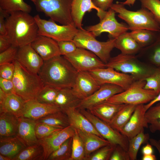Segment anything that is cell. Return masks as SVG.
<instances>
[{
	"label": "cell",
	"instance_id": "obj_1",
	"mask_svg": "<svg viewBox=\"0 0 160 160\" xmlns=\"http://www.w3.org/2000/svg\"><path fill=\"white\" fill-rule=\"evenodd\" d=\"M78 72L68 60L60 55L44 61L38 74L44 85L61 89L72 88Z\"/></svg>",
	"mask_w": 160,
	"mask_h": 160
},
{
	"label": "cell",
	"instance_id": "obj_2",
	"mask_svg": "<svg viewBox=\"0 0 160 160\" xmlns=\"http://www.w3.org/2000/svg\"><path fill=\"white\" fill-rule=\"evenodd\" d=\"M7 35L12 45L19 47L30 44L38 35L34 18L22 11L11 12L5 19Z\"/></svg>",
	"mask_w": 160,
	"mask_h": 160
},
{
	"label": "cell",
	"instance_id": "obj_3",
	"mask_svg": "<svg viewBox=\"0 0 160 160\" xmlns=\"http://www.w3.org/2000/svg\"><path fill=\"white\" fill-rule=\"evenodd\" d=\"M15 66L12 79L15 93L25 101L36 100L44 86L38 74L31 73L17 60L13 61Z\"/></svg>",
	"mask_w": 160,
	"mask_h": 160
},
{
	"label": "cell",
	"instance_id": "obj_4",
	"mask_svg": "<svg viewBox=\"0 0 160 160\" xmlns=\"http://www.w3.org/2000/svg\"><path fill=\"white\" fill-rule=\"evenodd\" d=\"M121 2L117 1L113 4L110 8L116 13L118 17L124 20L131 31L147 29L160 31V26L151 12L148 9L142 7L136 11L127 9Z\"/></svg>",
	"mask_w": 160,
	"mask_h": 160
},
{
	"label": "cell",
	"instance_id": "obj_5",
	"mask_svg": "<svg viewBox=\"0 0 160 160\" xmlns=\"http://www.w3.org/2000/svg\"><path fill=\"white\" fill-rule=\"evenodd\" d=\"M105 64L107 67L111 68L118 71L131 75L136 80H144L156 68L143 63L135 55L121 53L111 57Z\"/></svg>",
	"mask_w": 160,
	"mask_h": 160
},
{
	"label": "cell",
	"instance_id": "obj_6",
	"mask_svg": "<svg viewBox=\"0 0 160 160\" xmlns=\"http://www.w3.org/2000/svg\"><path fill=\"white\" fill-rule=\"evenodd\" d=\"M37 11L62 25H74L71 15L72 0H29Z\"/></svg>",
	"mask_w": 160,
	"mask_h": 160
},
{
	"label": "cell",
	"instance_id": "obj_7",
	"mask_svg": "<svg viewBox=\"0 0 160 160\" xmlns=\"http://www.w3.org/2000/svg\"><path fill=\"white\" fill-rule=\"evenodd\" d=\"M116 39H111L106 41H100L90 32L83 28L79 29L73 41L77 47L92 52L106 64L111 57V51L115 47Z\"/></svg>",
	"mask_w": 160,
	"mask_h": 160
},
{
	"label": "cell",
	"instance_id": "obj_8",
	"mask_svg": "<svg viewBox=\"0 0 160 160\" xmlns=\"http://www.w3.org/2000/svg\"><path fill=\"white\" fill-rule=\"evenodd\" d=\"M144 80L135 81L127 89L116 94L106 102L117 104L138 105L148 103L158 95L153 90L144 88Z\"/></svg>",
	"mask_w": 160,
	"mask_h": 160
},
{
	"label": "cell",
	"instance_id": "obj_9",
	"mask_svg": "<svg viewBox=\"0 0 160 160\" xmlns=\"http://www.w3.org/2000/svg\"><path fill=\"white\" fill-rule=\"evenodd\" d=\"M34 17L38 27V35L50 38L57 42L73 41L79 30L74 25H59L50 19L41 18L38 15Z\"/></svg>",
	"mask_w": 160,
	"mask_h": 160
},
{
	"label": "cell",
	"instance_id": "obj_10",
	"mask_svg": "<svg viewBox=\"0 0 160 160\" xmlns=\"http://www.w3.org/2000/svg\"><path fill=\"white\" fill-rule=\"evenodd\" d=\"M93 124L95 128L103 138L113 145H119L127 151L129 139L108 123L92 114L86 109H79Z\"/></svg>",
	"mask_w": 160,
	"mask_h": 160
},
{
	"label": "cell",
	"instance_id": "obj_11",
	"mask_svg": "<svg viewBox=\"0 0 160 160\" xmlns=\"http://www.w3.org/2000/svg\"><path fill=\"white\" fill-rule=\"evenodd\" d=\"M116 13L110 8L100 22L95 25L88 26L86 30L90 32L95 37L103 33H109L111 39H116L122 33L129 30L127 24L118 22L115 17Z\"/></svg>",
	"mask_w": 160,
	"mask_h": 160
},
{
	"label": "cell",
	"instance_id": "obj_12",
	"mask_svg": "<svg viewBox=\"0 0 160 160\" xmlns=\"http://www.w3.org/2000/svg\"><path fill=\"white\" fill-rule=\"evenodd\" d=\"M78 71H89L95 69L106 67L95 54L80 48L73 52L63 56Z\"/></svg>",
	"mask_w": 160,
	"mask_h": 160
},
{
	"label": "cell",
	"instance_id": "obj_13",
	"mask_svg": "<svg viewBox=\"0 0 160 160\" xmlns=\"http://www.w3.org/2000/svg\"><path fill=\"white\" fill-rule=\"evenodd\" d=\"M89 72L100 85L106 84H114L121 87L124 90L136 81L131 75L110 67L98 68Z\"/></svg>",
	"mask_w": 160,
	"mask_h": 160
},
{
	"label": "cell",
	"instance_id": "obj_14",
	"mask_svg": "<svg viewBox=\"0 0 160 160\" xmlns=\"http://www.w3.org/2000/svg\"><path fill=\"white\" fill-rule=\"evenodd\" d=\"M75 131V129L69 125L45 138L38 140V143L43 149L44 160H47L52 152L58 149L67 139L72 137Z\"/></svg>",
	"mask_w": 160,
	"mask_h": 160
},
{
	"label": "cell",
	"instance_id": "obj_15",
	"mask_svg": "<svg viewBox=\"0 0 160 160\" xmlns=\"http://www.w3.org/2000/svg\"><path fill=\"white\" fill-rule=\"evenodd\" d=\"M124 90L121 87L117 85L108 84H103L91 95L81 100L77 108L87 109L106 101L112 96Z\"/></svg>",
	"mask_w": 160,
	"mask_h": 160
},
{
	"label": "cell",
	"instance_id": "obj_16",
	"mask_svg": "<svg viewBox=\"0 0 160 160\" xmlns=\"http://www.w3.org/2000/svg\"><path fill=\"white\" fill-rule=\"evenodd\" d=\"M30 72L38 74L44 61L31 44L18 48L15 60Z\"/></svg>",
	"mask_w": 160,
	"mask_h": 160
},
{
	"label": "cell",
	"instance_id": "obj_17",
	"mask_svg": "<svg viewBox=\"0 0 160 160\" xmlns=\"http://www.w3.org/2000/svg\"><path fill=\"white\" fill-rule=\"evenodd\" d=\"M101 86L88 71H78L72 88L75 94L81 100L91 95Z\"/></svg>",
	"mask_w": 160,
	"mask_h": 160
},
{
	"label": "cell",
	"instance_id": "obj_18",
	"mask_svg": "<svg viewBox=\"0 0 160 160\" xmlns=\"http://www.w3.org/2000/svg\"><path fill=\"white\" fill-rule=\"evenodd\" d=\"M144 105H137L129 121L119 131L129 139L140 133L144 128H148V125L145 118L146 111Z\"/></svg>",
	"mask_w": 160,
	"mask_h": 160
},
{
	"label": "cell",
	"instance_id": "obj_19",
	"mask_svg": "<svg viewBox=\"0 0 160 160\" xmlns=\"http://www.w3.org/2000/svg\"><path fill=\"white\" fill-rule=\"evenodd\" d=\"M60 111L54 104L44 103L33 100L25 101L21 116L36 121L49 114Z\"/></svg>",
	"mask_w": 160,
	"mask_h": 160
},
{
	"label": "cell",
	"instance_id": "obj_20",
	"mask_svg": "<svg viewBox=\"0 0 160 160\" xmlns=\"http://www.w3.org/2000/svg\"><path fill=\"white\" fill-rule=\"evenodd\" d=\"M93 9L97 11V15L101 19L106 11H103L97 7L92 0H72L71 15L75 26L79 29H83L82 22L84 16L87 12H90Z\"/></svg>",
	"mask_w": 160,
	"mask_h": 160
},
{
	"label": "cell",
	"instance_id": "obj_21",
	"mask_svg": "<svg viewBox=\"0 0 160 160\" xmlns=\"http://www.w3.org/2000/svg\"><path fill=\"white\" fill-rule=\"evenodd\" d=\"M31 44L44 61L61 55L57 42L50 38L38 35Z\"/></svg>",
	"mask_w": 160,
	"mask_h": 160
},
{
	"label": "cell",
	"instance_id": "obj_22",
	"mask_svg": "<svg viewBox=\"0 0 160 160\" xmlns=\"http://www.w3.org/2000/svg\"><path fill=\"white\" fill-rule=\"evenodd\" d=\"M67 115L70 125L74 129L95 134L103 138L96 130L91 122L76 107L64 110Z\"/></svg>",
	"mask_w": 160,
	"mask_h": 160
},
{
	"label": "cell",
	"instance_id": "obj_23",
	"mask_svg": "<svg viewBox=\"0 0 160 160\" xmlns=\"http://www.w3.org/2000/svg\"><path fill=\"white\" fill-rule=\"evenodd\" d=\"M36 121L21 116L16 136L26 146L38 143L36 133Z\"/></svg>",
	"mask_w": 160,
	"mask_h": 160
},
{
	"label": "cell",
	"instance_id": "obj_24",
	"mask_svg": "<svg viewBox=\"0 0 160 160\" xmlns=\"http://www.w3.org/2000/svg\"><path fill=\"white\" fill-rule=\"evenodd\" d=\"M126 104H115L105 101L87 110L93 115L109 124L117 112Z\"/></svg>",
	"mask_w": 160,
	"mask_h": 160
},
{
	"label": "cell",
	"instance_id": "obj_25",
	"mask_svg": "<svg viewBox=\"0 0 160 160\" xmlns=\"http://www.w3.org/2000/svg\"><path fill=\"white\" fill-rule=\"evenodd\" d=\"M25 102L15 93L6 94L0 101V113H8L19 118L22 115Z\"/></svg>",
	"mask_w": 160,
	"mask_h": 160
},
{
	"label": "cell",
	"instance_id": "obj_26",
	"mask_svg": "<svg viewBox=\"0 0 160 160\" xmlns=\"http://www.w3.org/2000/svg\"><path fill=\"white\" fill-rule=\"evenodd\" d=\"M76 130L84 146L86 156L85 160L94 151L110 144L108 140L95 134Z\"/></svg>",
	"mask_w": 160,
	"mask_h": 160
},
{
	"label": "cell",
	"instance_id": "obj_27",
	"mask_svg": "<svg viewBox=\"0 0 160 160\" xmlns=\"http://www.w3.org/2000/svg\"><path fill=\"white\" fill-rule=\"evenodd\" d=\"M26 147L16 136L0 137V154L12 160Z\"/></svg>",
	"mask_w": 160,
	"mask_h": 160
},
{
	"label": "cell",
	"instance_id": "obj_28",
	"mask_svg": "<svg viewBox=\"0 0 160 160\" xmlns=\"http://www.w3.org/2000/svg\"><path fill=\"white\" fill-rule=\"evenodd\" d=\"M81 100L75 94L72 88H64L59 89L54 104L63 111L69 108H77Z\"/></svg>",
	"mask_w": 160,
	"mask_h": 160
},
{
	"label": "cell",
	"instance_id": "obj_29",
	"mask_svg": "<svg viewBox=\"0 0 160 160\" xmlns=\"http://www.w3.org/2000/svg\"><path fill=\"white\" fill-rule=\"evenodd\" d=\"M19 118L10 113H0V137L16 136Z\"/></svg>",
	"mask_w": 160,
	"mask_h": 160
},
{
	"label": "cell",
	"instance_id": "obj_30",
	"mask_svg": "<svg viewBox=\"0 0 160 160\" xmlns=\"http://www.w3.org/2000/svg\"><path fill=\"white\" fill-rule=\"evenodd\" d=\"M115 47L120 50L121 53L129 55H135L141 49L130 33L127 31L116 39Z\"/></svg>",
	"mask_w": 160,
	"mask_h": 160
},
{
	"label": "cell",
	"instance_id": "obj_31",
	"mask_svg": "<svg viewBox=\"0 0 160 160\" xmlns=\"http://www.w3.org/2000/svg\"><path fill=\"white\" fill-rule=\"evenodd\" d=\"M137 106L135 105L126 104L117 112L109 124L113 129L119 132L129 121Z\"/></svg>",
	"mask_w": 160,
	"mask_h": 160
},
{
	"label": "cell",
	"instance_id": "obj_32",
	"mask_svg": "<svg viewBox=\"0 0 160 160\" xmlns=\"http://www.w3.org/2000/svg\"><path fill=\"white\" fill-rule=\"evenodd\" d=\"M160 31L147 29H139L132 31L129 33L142 49L153 43L157 39Z\"/></svg>",
	"mask_w": 160,
	"mask_h": 160
},
{
	"label": "cell",
	"instance_id": "obj_33",
	"mask_svg": "<svg viewBox=\"0 0 160 160\" xmlns=\"http://www.w3.org/2000/svg\"><path fill=\"white\" fill-rule=\"evenodd\" d=\"M44 160L43 148L39 143L26 146L12 160Z\"/></svg>",
	"mask_w": 160,
	"mask_h": 160
},
{
	"label": "cell",
	"instance_id": "obj_34",
	"mask_svg": "<svg viewBox=\"0 0 160 160\" xmlns=\"http://www.w3.org/2000/svg\"><path fill=\"white\" fill-rule=\"evenodd\" d=\"M36 121L63 128L70 125L67 115L62 111L49 114Z\"/></svg>",
	"mask_w": 160,
	"mask_h": 160
},
{
	"label": "cell",
	"instance_id": "obj_35",
	"mask_svg": "<svg viewBox=\"0 0 160 160\" xmlns=\"http://www.w3.org/2000/svg\"><path fill=\"white\" fill-rule=\"evenodd\" d=\"M150 139L149 135L145 133L144 130L129 139L128 153L130 160L137 159V153L141 145L148 142Z\"/></svg>",
	"mask_w": 160,
	"mask_h": 160
},
{
	"label": "cell",
	"instance_id": "obj_36",
	"mask_svg": "<svg viewBox=\"0 0 160 160\" xmlns=\"http://www.w3.org/2000/svg\"><path fill=\"white\" fill-rule=\"evenodd\" d=\"M145 118L150 131L154 133L160 131V103L149 108L145 113Z\"/></svg>",
	"mask_w": 160,
	"mask_h": 160
},
{
	"label": "cell",
	"instance_id": "obj_37",
	"mask_svg": "<svg viewBox=\"0 0 160 160\" xmlns=\"http://www.w3.org/2000/svg\"><path fill=\"white\" fill-rule=\"evenodd\" d=\"M140 51L146 55L154 66L160 68V31L155 41L150 45L141 49Z\"/></svg>",
	"mask_w": 160,
	"mask_h": 160
},
{
	"label": "cell",
	"instance_id": "obj_38",
	"mask_svg": "<svg viewBox=\"0 0 160 160\" xmlns=\"http://www.w3.org/2000/svg\"><path fill=\"white\" fill-rule=\"evenodd\" d=\"M72 141L73 137L67 139L49 155L47 160H70L72 152Z\"/></svg>",
	"mask_w": 160,
	"mask_h": 160
},
{
	"label": "cell",
	"instance_id": "obj_39",
	"mask_svg": "<svg viewBox=\"0 0 160 160\" xmlns=\"http://www.w3.org/2000/svg\"><path fill=\"white\" fill-rule=\"evenodd\" d=\"M0 8L9 13L17 11L29 13L32 10L31 6L24 0H0Z\"/></svg>",
	"mask_w": 160,
	"mask_h": 160
},
{
	"label": "cell",
	"instance_id": "obj_40",
	"mask_svg": "<svg viewBox=\"0 0 160 160\" xmlns=\"http://www.w3.org/2000/svg\"><path fill=\"white\" fill-rule=\"evenodd\" d=\"M73 136L72 155L70 160H83L86 157L83 142L76 129Z\"/></svg>",
	"mask_w": 160,
	"mask_h": 160
},
{
	"label": "cell",
	"instance_id": "obj_41",
	"mask_svg": "<svg viewBox=\"0 0 160 160\" xmlns=\"http://www.w3.org/2000/svg\"><path fill=\"white\" fill-rule=\"evenodd\" d=\"M60 89L49 85H44L36 100L42 103L54 104Z\"/></svg>",
	"mask_w": 160,
	"mask_h": 160
},
{
	"label": "cell",
	"instance_id": "obj_42",
	"mask_svg": "<svg viewBox=\"0 0 160 160\" xmlns=\"http://www.w3.org/2000/svg\"><path fill=\"white\" fill-rule=\"evenodd\" d=\"M144 80L145 84L144 88L153 90L158 94L160 92V68H156Z\"/></svg>",
	"mask_w": 160,
	"mask_h": 160
},
{
	"label": "cell",
	"instance_id": "obj_43",
	"mask_svg": "<svg viewBox=\"0 0 160 160\" xmlns=\"http://www.w3.org/2000/svg\"><path fill=\"white\" fill-rule=\"evenodd\" d=\"M63 129L46 124L36 122L35 131L37 138L38 140L45 138L53 132Z\"/></svg>",
	"mask_w": 160,
	"mask_h": 160
},
{
	"label": "cell",
	"instance_id": "obj_44",
	"mask_svg": "<svg viewBox=\"0 0 160 160\" xmlns=\"http://www.w3.org/2000/svg\"><path fill=\"white\" fill-rule=\"evenodd\" d=\"M142 7L149 10L160 26V0H139Z\"/></svg>",
	"mask_w": 160,
	"mask_h": 160
},
{
	"label": "cell",
	"instance_id": "obj_45",
	"mask_svg": "<svg viewBox=\"0 0 160 160\" xmlns=\"http://www.w3.org/2000/svg\"><path fill=\"white\" fill-rule=\"evenodd\" d=\"M115 146L110 144L103 147L101 148L100 149L94 154L89 156L86 160H109L111 155Z\"/></svg>",
	"mask_w": 160,
	"mask_h": 160
},
{
	"label": "cell",
	"instance_id": "obj_46",
	"mask_svg": "<svg viewBox=\"0 0 160 160\" xmlns=\"http://www.w3.org/2000/svg\"><path fill=\"white\" fill-rule=\"evenodd\" d=\"M19 47L12 45L8 49L0 53V65L13 62L16 58Z\"/></svg>",
	"mask_w": 160,
	"mask_h": 160
},
{
	"label": "cell",
	"instance_id": "obj_47",
	"mask_svg": "<svg viewBox=\"0 0 160 160\" xmlns=\"http://www.w3.org/2000/svg\"><path fill=\"white\" fill-rule=\"evenodd\" d=\"M15 69L13 61L0 65V77L12 80Z\"/></svg>",
	"mask_w": 160,
	"mask_h": 160
},
{
	"label": "cell",
	"instance_id": "obj_48",
	"mask_svg": "<svg viewBox=\"0 0 160 160\" xmlns=\"http://www.w3.org/2000/svg\"><path fill=\"white\" fill-rule=\"evenodd\" d=\"M57 42L61 55L62 56H64L73 52L77 48L73 41H62Z\"/></svg>",
	"mask_w": 160,
	"mask_h": 160
},
{
	"label": "cell",
	"instance_id": "obj_49",
	"mask_svg": "<svg viewBox=\"0 0 160 160\" xmlns=\"http://www.w3.org/2000/svg\"><path fill=\"white\" fill-rule=\"evenodd\" d=\"M110 160H130L127 151L119 145H116L112 153Z\"/></svg>",
	"mask_w": 160,
	"mask_h": 160
},
{
	"label": "cell",
	"instance_id": "obj_50",
	"mask_svg": "<svg viewBox=\"0 0 160 160\" xmlns=\"http://www.w3.org/2000/svg\"><path fill=\"white\" fill-rule=\"evenodd\" d=\"M0 89L7 94L15 93L14 86L12 80L0 77Z\"/></svg>",
	"mask_w": 160,
	"mask_h": 160
},
{
	"label": "cell",
	"instance_id": "obj_51",
	"mask_svg": "<svg viewBox=\"0 0 160 160\" xmlns=\"http://www.w3.org/2000/svg\"><path fill=\"white\" fill-rule=\"evenodd\" d=\"M94 4L103 11H107L113 4V0H92Z\"/></svg>",
	"mask_w": 160,
	"mask_h": 160
},
{
	"label": "cell",
	"instance_id": "obj_52",
	"mask_svg": "<svg viewBox=\"0 0 160 160\" xmlns=\"http://www.w3.org/2000/svg\"><path fill=\"white\" fill-rule=\"evenodd\" d=\"M9 13L0 8V35H7L5 19Z\"/></svg>",
	"mask_w": 160,
	"mask_h": 160
},
{
	"label": "cell",
	"instance_id": "obj_53",
	"mask_svg": "<svg viewBox=\"0 0 160 160\" xmlns=\"http://www.w3.org/2000/svg\"><path fill=\"white\" fill-rule=\"evenodd\" d=\"M12 45L7 35H0V53L7 49Z\"/></svg>",
	"mask_w": 160,
	"mask_h": 160
},
{
	"label": "cell",
	"instance_id": "obj_54",
	"mask_svg": "<svg viewBox=\"0 0 160 160\" xmlns=\"http://www.w3.org/2000/svg\"><path fill=\"white\" fill-rule=\"evenodd\" d=\"M142 152L143 155L153 154V150L152 145L148 143L143 146L142 148Z\"/></svg>",
	"mask_w": 160,
	"mask_h": 160
},
{
	"label": "cell",
	"instance_id": "obj_55",
	"mask_svg": "<svg viewBox=\"0 0 160 160\" xmlns=\"http://www.w3.org/2000/svg\"><path fill=\"white\" fill-rule=\"evenodd\" d=\"M160 102V92L157 96L152 100L144 105L145 109L147 111L149 108L154 105L156 103Z\"/></svg>",
	"mask_w": 160,
	"mask_h": 160
},
{
	"label": "cell",
	"instance_id": "obj_56",
	"mask_svg": "<svg viewBox=\"0 0 160 160\" xmlns=\"http://www.w3.org/2000/svg\"><path fill=\"white\" fill-rule=\"evenodd\" d=\"M150 144L155 146L158 150L160 156V143L159 140H157L153 138H150L149 140Z\"/></svg>",
	"mask_w": 160,
	"mask_h": 160
},
{
	"label": "cell",
	"instance_id": "obj_57",
	"mask_svg": "<svg viewBox=\"0 0 160 160\" xmlns=\"http://www.w3.org/2000/svg\"><path fill=\"white\" fill-rule=\"evenodd\" d=\"M142 160H156V156L153 154L143 155L142 158Z\"/></svg>",
	"mask_w": 160,
	"mask_h": 160
},
{
	"label": "cell",
	"instance_id": "obj_58",
	"mask_svg": "<svg viewBox=\"0 0 160 160\" xmlns=\"http://www.w3.org/2000/svg\"><path fill=\"white\" fill-rule=\"evenodd\" d=\"M136 0H126L124 2H121L124 5H127L129 7L133 6Z\"/></svg>",
	"mask_w": 160,
	"mask_h": 160
},
{
	"label": "cell",
	"instance_id": "obj_59",
	"mask_svg": "<svg viewBox=\"0 0 160 160\" xmlns=\"http://www.w3.org/2000/svg\"><path fill=\"white\" fill-rule=\"evenodd\" d=\"M0 160H12L9 157L0 154Z\"/></svg>",
	"mask_w": 160,
	"mask_h": 160
},
{
	"label": "cell",
	"instance_id": "obj_60",
	"mask_svg": "<svg viewBox=\"0 0 160 160\" xmlns=\"http://www.w3.org/2000/svg\"><path fill=\"white\" fill-rule=\"evenodd\" d=\"M159 142L160 143V140H159Z\"/></svg>",
	"mask_w": 160,
	"mask_h": 160
}]
</instances>
